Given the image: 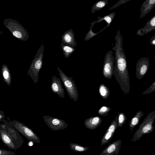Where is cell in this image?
Listing matches in <instances>:
<instances>
[{
	"mask_svg": "<svg viewBox=\"0 0 155 155\" xmlns=\"http://www.w3.org/2000/svg\"><path fill=\"white\" fill-rule=\"evenodd\" d=\"M0 139L5 146L14 150L20 148L24 142L18 132L7 120L0 123Z\"/></svg>",
	"mask_w": 155,
	"mask_h": 155,
	"instance_id": "obj_1",
	"label": "cell"
},
{
	"mask_svg": "<svg viewBox=\"0 0 155 155\" xmlns=\"http://www.w3.org/2000/svg\"><path fill=\"white\" fill-rule=\"evenodd\" d=\"M155 119V111L149 113L139 128L135 132L132 139L133 141L135 142L140 139L144 134L151 133L154 127L153 124Z\"/></svg>",
	"mask_w": 155,
	"mask_h": 155,
	"instance_id": "obj_2",
	"label": "cell"
},
{
	"mask_svg": "<svg viewBox=\"0 0 155 155\" xmlns=\"http://www.w3.org/2000/svg\"><path fill=\"white\" fill-rule=\"evenodd\" d=\"M44 48V45L42 44L39 48L27 73V75L31 78L35 84L38 81L39 73L42 65Z\"/></svg>",
	"mask_w": 155,
	"mask_h": 155,
	"instance_id": "obj_3",
	"label": "cell"
},
{
	"mask_svg": "<svg viewBox=\"0 0 155 155\" xmlns=\"http://www.w3.org/2000/svg\"><path fill=\"white\" fill-rule=\"evenodd\" d=\"M57 69L69 97L76 101L78 97V94L74 81L71 77L67 76L58 67Z\"/></svg>",
	"mask_w": 155,
	"mask_h": 155,
	"instance_id": "obj_4",
	"label": "cell"
},
{
	"mask_svg": "<svg viewBox=\"0 0 155 155\" xmlns=\"http://www.w3.org/2000/svg\"><path fill=\"white\" fill-rule=\"evenodd\" d=\"M9 122L18 132L25 137L28 140L36 143H40L41 141L39 137L23 123L15 120L9 121Z\"/></svg>",
	"mask_w": 155,
	"mask_h": 155,
	"instance_id": "obj_5",
	"label": "cell"
},
{
	"mask_svg": "<svg viewBox=\"0 0 155 155\" xmlns=\"http://www.w3.org/2000/svg\"><path fill=\"white\" fill-rule=\"evenodd\" d=\"M111 50L106 54L103 65V74L106 78L111 79L114 74L115 58Z\"/></svg>",
	"mask_w": 155,
	"mask_h": 155,
	"instance_id": "obj_6",
	"label": "cell"
},
{
	"mask_svg": "<svg viewBox=\"0 0 155 155\" xmlns=\"http://www.w3.org/2000/svg\"><path fill=\"white\" fill-rule=\"evenodd\" d=\"M43 118L47 125L53 131L64 130L68 126L67 124L64 120L57 118L44 115Z\"/></svg>",
	"mask_w": 155,
	"mask_h": 155,
	"instance_id": "obj_7",
	"label": "cell"
},
{
	"mask_svg": "<svg viewBox=\"0 0 155 155\" xmlns=\"http://www.w3.org/2000/svg\"><path fill=\"white\" fill-rule=\"evenodd\" d=\"M149 59L143 57L138 60L136 64V73L137 78L142 79L147 72L149 66Z\"/></svg>",
	"mask_w": 155,
	"mask_h": 155,
	"instance_id": "obj_8",
	"label": "cell"
},
{
	"mask_svg": "<svg viewBox=\"0 0 155 155\" xmlns=\"http://www.w3.org/2000/svg\"><path fill=\"white\" fill-rule=\"evenodd\" d=\"M118 117L113 120L101 139V146L108 143L113 137L117 127Z\"/></svg>",
	"mask_w": 155,
	"mask_h": 155,
	"instance_id": "obj_9",
	"label": "cell"
},
{
	"mask_svg": "<svg viewBox=\"0 0 155 155\" xmlns=\"http://www.w3.org/2000/svg\"><path fill=\"white\" fill-rule=\"evenodd\" d=\"M122 142L120 140L110 143L100 155H117L119 153Z\"/></svg>",
	"mask_w": 155,
	"mask_h": 155,
	"instance_id": "obj_10",
	"label": "cell"
},
{
	"mask_svg": "<svg viewBox=\"0 0 155 155\" xmlns=\"http://www.w3.org/2000/svg\"><path fill=\"white\" fill-rule=\"evenodd\" d=\"M51 87L52 91L54 93L57 94L61 98L64 97V89L62 87L61 80L55 75H53L52 77Z\"/></svg>",
	"mask_w": 155,
	"mask_h": 155,
	"instance_id": "obj_11",
	"label": "cell"
},
{
	"mask_svg": "<svg viewBox=\"0 0 155 155\" xmlns=\"http://www.w3.org/2000/svg\"><path fill=\"white\" fill-rule=\"evenodd\" d=\"M74 34L72 29H70L65 31L61 36V42L67 44L74 48L77 44L74 38Z\"/></svg>",
	"mask_w": 155,
	"mask_h": 155,
	"instance_id": "obj_12",
	"label": "cell"
},
{
	"mask_svg": "<svg viewBox=\"0 0 155 155\" xmlns=\"http://www.w3.org/2000/svg\"><path fill=\"white\" fill-rule=\"evenodd\" d=\"M155 29V15H154L148 20L143 27L137 30L136 34L139 36H143Z\"/></svg>",
	"mask_w": 155,
	"mask_h": 155,
	"instance_id": "obj_13",
	"label": "cell"
},
{
	"mask_svg": "<svg viewBox=\"0 0 155 155\" xmlns=\"http://www.w3.org/2000/svg\"><path fill=\"white\" fill-rule=\"evenodd\" d=\"M155 6V0H146L142 4L140 10L141 19L148 15Z\"/></svg>",
	"mask_w": 155,
	"mask_h": 155,
	"instance_id": "obj_14",
	"label": "cell"
},
{
	"mask_svg": "<svg viewBox=\"0 0 155 155\" xmlns=\"http://www.w3.org/2000/svg\"><path fill=\"white\" fill-rule=\"evenodd\" d=\"M102 121V120L100 117L96 116L86 119L84 124L87 128L93 130L97 128L101 124Z\"/></svg>",
	"mask_w": 155,
	"mask_h": 155,
	"instance_id": "obj_15",
	"label": "cell"
},
{
	"mask_svg": "<svg viewBox=\"0 0 155 155\" xmlns=\"http://www.w3.org/2000/svg\"><path fill=\"white\" fill-rule=\"evenodd\" d=\"M143 115V113L140 110L131 119L129 123L130 131L132 130L137 124Z\"/></svg>",
	"mask_w": 155,
	"mask_h": 155,
	"instance_id": "obj_16",
	"label": "cell"
},
{
	"mask_svg": "<svg viewBox=\"0 0 155 155\" xmlns=\"http://www.w3.org/2000/svg\"><path fill=\"white\" fill-rule=\"evenodd\" d=\"M2 74L3 80L8 86L12 83V76L8 68L4 66L2 69Z\"/></svg>",
	"mask_w": 155,
	"mask_h": 155,
	"instance_id": "obj_17",
	"label": "cell"
},
{
	"mask_svg": "<svg viewBox=\"0 0 155 155\" xmlns=\"http://www.w3.org/2000/svg\"><path fill=\"white\" fill-rule=\"evenodd\" d=\"M108 2V0H103L96 2L91 7V13H94L96 11L101 10L104 8L109 3Z\"/></svg>",
	"mask_w": 155,
	"mask_h": 155,
	"instance_id": "obj_18",
	"label": "cell"
},
{
	"mask_svg": "<svg viewBox=\"0 0 155 155\" xmlns=\"http://www.w3.org/2000/svg\"><path fill=\"white\" fill-rule=\"evenodd\" d=\"M61 47L66 58H68L75 50V48L63 42L61 43Z\"/></svg>",
	"mask_w": 155,
	"mask_h": 155,
	"instance_id": "obj_19",
	"label": "cell"
},
{
	"mask_svg": "<svg viewBox=\"0 0 155 155\" xmlns=\"http://www.w3.org/2000/svg\"><path fill=\"white\" fill-rule=\"evenodd\" d=\"M115 15V12H113L104 17H101L98 16L97 17L98 20L96 21L97 23L103 21H105L107 24L106 26L107 27L110 25Z\"/></svg>",
	"mask_w": 155,
	"mask_h": 155,
	"instance_id": "obj_20",
	"label": "cell"
},
{
	"mask_svg": "<svg viewBox=\"0 0 155 155\" xmlns=\"http://www.w3.org/2000/svg\"><path fill=\"white\" fill-rule=\"evenodd\" d=\"M99 92L101 97L104 99H107L109 97L110 91L108 87L103 84H101L99 87Z\"/></svg>",
	"mask_w": 155,
	"mask_h": 155,
	"instance_id": "obj_21",
	"label": "cell"
},
{
	"mask_svg": "<svg viewBox=\"0 0 155 155\" xmlns=\"http://www.w3.org/2000/svg\"><path fill=\"white\" fill-rule=\"evenodd\" d=\"M70 149L75 152H85L89 148L82 146L81 145L74 143H71L69 144Z\"/></svg>",
	"mask_w": 155,
	"mask_h": 155,
	"instance_id": "obj_22",
	"label": "cell"
},
{
	"mask_svg": "<svg viewBox=\"0 0 155 155\" xmlns=\"http://www.w3.org/2000/svg\"><path fill=\"white\" fill-rule=\"evenodd\" d=\"M97 23L96 21H94L91 22V26L90 28V30L87 33L86 35L84 40L85 41H87L89 40V39H91L92 38L95 36L96 35L98 34L99 33H100L101 31H103L104 29H105L106 28L105 27L103 29L101 30L99 32H98L97 33H95L92 30V29L94 26V25Z\"/></svg>",
	"mask_w": 155,
	"mask_h": 155,
	"instance_id": "obj_23",
	"label": "cell"
},
{
	"mask_svg": "<svg viewBox=\"0 0 155 155\" xmlns=\"http://www.w3.org/2000/svg\"><path fill=\"white\" fill-rule=\"evenodd\" d=\"M118 117L117 127H121L125 123L127 117L125 114L123 112L118 113Z\"/></svg>",
	"mask_w": 155,
	"mask_h": 155,
	"instance_id": "obj_24",
	"label": "cell"
},
{
	"mask_svg": "<svg viewBox=\"0 0 155 155\" xmlns=\"http://www.w3.org/2000/svg\"><path fill=\"white\" fill-rule=\"evenodd\" d=\"M111 110L110 107L104 106L99 109L98 113L99 115L105 117L107 115Z\"/></svg>",
	"mask_w": 155,
	"mask_h": 155,
	"instance_id": "obj_25",
	"label": "cell"
},
{
	"mask_svg": "<svg viewBox=\"0 0 155 155\" xmlns=\"http://www.w3.org/2000/svg\"><path fill=\"white\" fill-rule=\"evenodd\" d=\"M155 91V82H154L152 85L142 94L143 95L150 93Z\"/></svg>",
	"mask_w": 155,
	"mask_h": 155,
	"instance_id": "obj_26",
	"label": "cell"
},
{
	"mask_svg": "<svg viewBox=\"0 0 155 155\" xmlns=\"http://www.w3.org/2000/svg\"><path fill=\"white\" fill-rule=\"evenodd\" d=\"M15 153L10 150L0 149V155H15Z\"/></svg>",
	"mask_w": 155,
	"mask_h": 155,
	"instance_id": "obj_27",
	"label": "cell"
},
{
	"mask_svg": "<svg viewBox=\"0 0 155 155\" xmlns=\"http://www.w3.org/2000/svg\"><path fill=\"white\" fill-rule=\"evenodd\" d=\"M131 0H120L118 2L116 3L114 5L109 9V10H111L116 8L120 5L125 3L127 2L130 1Z\"/></svg>",
	"mask_w": 155,
	"mask_h": 155,
	"instance_id": "obj_28",
	"label": "cell"
},
{
	"mask_svg": "<svg viewBox=\"0 0 155 155\" xmlns=\"http://www.w3.org/2000/svg\"><path fill=\"white\" fill-rule=\"evenodd\" d=\"M5 118L6 116L5 112L0 110V123H3L6 120Z\"/></svg>",
	"mask_w": 155,
	"mask_h": 155,
	"instance_id": "obj_29",
	"label": "cell"
},
{
	"mask_svg": "<svg viewBox=\"0 0 155 155\" xmlns=\"http://www.w3.org/2000/svg\"><path fill=\"white\" fill-rule=\"evenodd\" d=\"M13 34L15 36L18 38H20L22 37L21 34L18 31H15L13 32Z\"/></svg>",
	"mask_w": 155,
	"mask_h": 155,
	"instance_id": "obj_30",
	"label": "cell"
},
{
	"mask_svg": "<svg viewBox=\"0 0 155 155\" xmlns=\"http://www.w3.org/2000/svg\"><path fill=\"white\" fill-rule=\"evenodd\" d=\"M150 44L154 46L155 45V35L153 36L150 40Z\"/></svg>",
	"mask_w": 155,
	"mask_h": 155,
	"instance_id": "obj_31",
	"label": "cell"
}]
</instances>
